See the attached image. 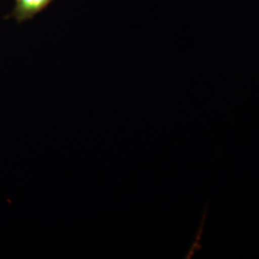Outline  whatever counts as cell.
Masks as SVG:
<instances>
[{
    "mask_svg": "<svg viewBox=\"0 0 259 259\" xmlns=\"http://www.w3.org/2000/svg\"><path fill=\"white\" fill-rule=\"evenodd\" d=\"M53 0H16L15 17L19 21H24L46 9Z\"/></svg>",
    "mask_w": 259,
    "mask_h": 259,
    "instance_id": "obj_1",
    "label": "cell"
}]
</instances>
